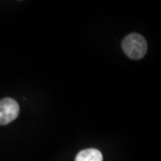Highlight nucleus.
Here are the masks:
<instances>
[{
  "label": "nucleus",
  "instance_id": "f257e3e1",
  "mask_svg": "<svg viewBox=\"0 0 161 161\" xmlns=\"http://www.w3.org/2000/svg\"><path fill=\"white\" fill-rule=\"evenodd\" d=\"M122 47L128 58L138 60L145 56L148 45L142 35L131 33L124 39Z\"/></svg>",
  "mask_w": 161,
  "mask_h": 161
},
{
  "label": "nucleus",
  "instance_id": "f03ea898",
  "mask_svg": "<svg viewBox=\"0 0 161 161\" xmlns=\"http://www.w3.org/2000/svg\"><path fill=\"white\" fill-rule=\"evenodd\" d=\"M20 113L18 103L11 98L0 100V125H6L17 118Z\"/></svg>",
  "mask_w": 161,
  "mask_h": 161
},
{
  "label": "nucleus",
  "instance_id": "7ed1b4c3",
  "mask_svg": "<svg viewBox=\"0 0 161 161\" xmlns=\"http://www.w3.org/2000/svg\"><path fill=\"white\" fill-rule=\"evenodd\" d=\"M103 157L99 150L96 149H87L81 150L76 156L75 161H102Z\"/></svg>",
  "mask_w": 161,
  "mask_h": 161
}]
</instances>
